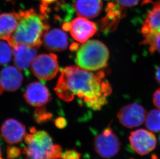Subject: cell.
<instances>
[{
	"label": "cell",
	"mask_w": 160,
	"mask_h": 159,
	"mask_svg": "<svg viewBox=\"0 0 160 159\" xmlns=\"http://www.w3.org/2000/svg\"><path fill=\"white\" fill-rule=\"evenodd\" d=\"M54 88L57 95L67 102L76 97L79 102L94 111L102 108L112 94V86L103 71L92 72L75 66L61 69Z\"/></svg>",
	"instance_id": "6da1fadb"
},
{
	"label": "cell",
	"mask_w": 160,
	"mask_h": 159,
	"mask_svg": "<svg viewBox=\"0 0 160 159\" xmlns=\"http://www.w3.org/2000/svg\"><path fill=\"white\" fill-rule=\"evenodd\" d=\"M18 13V26L8 43L12 47L18 45L39 47L43 34L49 28L45 21L46 17L38 14L33 9L20 11Z\"/></svg>",
	"instance_id": "7a4b0ae2"
},
{
	"label": "cell",
	"mask_w": 160,
	"mask_h": 159,
	"mask_svg": "<svg viewBox=\"0 0 160 159\" xmlns=\"http://www.w3.org/2000/svg\"><path fill=\"white\" fill-rule=\"evenodd\" d=\"M109 53L101 41L91 40L85 42L78 49L76 62L82 69L98 71L107 66Z\"/></svg>",
	"instance_id": "3957f363"
},
{
	"label": "cell",
	"mask_w": 160,
	"mask_h": 159,
	"mask_svg": "<svg viewBox=\"0 0 160 159\" xmlns=\"http://www.w3.org/2000/svg\"><path fill=\"white\" fill-rule=\"evenodd\" d=\"M30 133L24 137L28 146L23 149V153L28 159L50 158L54 145L50 135L45 131H37L34 127L31 129Z\"/></svg>",
	"instance_id": "277c9868"
},
{
	"label": "cell",
	"mask_w": 160,
	"mask_h": 159,
	"mask_svg": "<svg viewBox=\"0 0 160 159\" xmlns=\"http://www.w3.org/2000/svg\"><path fill=\"white\" fill-rule=\"evenodd\" d=\"M94 146L95 152L103 158H110L119 152L121 143L110 125L95 138Z\"/></svg>",
	"instance_id": "5b68a950"
},
{
	"label": "cell",
	"mask_w": 160,
	"mask_h": 159,
	"mask_svg": "<svg viewBox=\"0 0 160 159\" xmlns=\"http://www.w3.org/2000/svg\"><path fill=\"white\" fill-rule=\"evenodd\" d=\"M31 70L39 79L46 81L52 79L59 71L57 56L53 53L38 56L32 62Z\"/></svg>",
	"instance_id": "8992f818"
},
{
	"label": "cell",
	"mask_w": 160,
	"mask_h": 159,
	"mask_svg": "<svg viewBox=\"0 0 160 159\" xmlns=\"http://www.w3.org/2000/svg\"><path fill=\"white\" fill-rule=\"evenodd\" d=\"M129 141L133 150L142 156L147 155L154 150L157 143L154 134L142 129L132 132Z\"/></svg>",
	"instance_id": "52a82bcc"
},
{
	"label": "cell",
	"mask_w": 160,
	"mask_h": 159,
	"mask_svg": "<svg viewBox=\"0 0 160 159\" xmlns=\"http://www.w3.org/2000/svg\"><path fill=\"white\" fill-rule=\"evenodd\" d=\"M146 116L145 108L137 104L125 105L120 110L117 114L120 123L128 128L137 127L142 125Z\"/></svg>",
	"instance_id": "ba28073f"
},
{
	"label": "cell",
	"mask_w": 160,
	"mask_h": 159,
	"mask_svg": "<svg viewBox=\"0 0 160 159\" xmlns=\"http://www.w3.org/2000/svg\"><path fill=\"white\" fill-rule=\"evenodd\" d=\"M69 31L74 39L83 43L95 34L97 31V26L87 18L79 17L70 23Z\"/></svg>",
	"instance_id": "9c48e42d"
},
{
	"label": "cell",
	"mask_w": 160,
	"mask_h": 159,
	"mask_svg": "<svg viewBox=\"0 0 160 159\" xmlns=\"http://www.w3.org/2000/svg\"><path fill=\"white\" fill-rule=\"evenodd\" d=\"M28 104L34 107H42L50 100L49 92L42 83L35 82L28 86L24 94Z\"/></svg>",
	"instance_id": "30bf717a"
},
{
	"label": "cell",
	"mask_w": 160,
	"mask_h": 159,
	"mask_svg": "<svg viewBox=\"0 0 160 159\" xmlns=\"http://www.w3.org/2000/svg\"><path fill=\"white\" fill-rule=\"evenodd\" d=\"M141 32L144 37V44L160 34V1L154 3L145 19Z\"/></svg>",
	"instance_id": "8fae6325"
},
{
	"label": "cell",
	"mask_w": 160,
	"mask_h": 159,
	"mask_svg": "<svg viewBox=\"0 0 160 159\" xmlns=\"http://www.w3.org/2000/svg\"><path fill=\"white\" fill-rule=\"evenodd\" d=\"M1 133L7 143L16 144L20 142L25 137L26 127L15 119H8L2 125Z\"/></svg>",
	"instance_id": "7c38bea8"
},
{
	"label": "cell",
	"mask_w": 160,
	"mask_h": 159,
	"mask_svg": "<svg viewBox=\"0 0 160 159\" xmlns=\"http://www.w3.org/2000/svg\"><path fill=\"white\" fill-rule=\"evenodd\" d=\"M14 63L18 69L28 70L37 54L36 48L25 45H18L12 47Z\"/></svg>",
	"instance_id": "4fadbf2b"
},
{
	"label": "cell",
	"mask_w": 160,
	"mask_h": 159,
	"mask_svg": "<svg viewBox=\"0 0 160 159\" xmlns=\"http://www.w3.org/2000/svg\"><path fill=\"white\" fill-rule=\"evenodd\" d=\"M23 75L20 69L13 66L4 68L0 72V84L3 89L15 92L21 86Z\"/></svg>",
	"instance_id": "5bb4252c"
},
{
	"label": "cell",
	"mask_w": 160,
	"mask_h": 159,
	"mask_svg": "<svg viewBox=\"0 0 160 159\" xmlns=\"http://www.w3.org/2000/svg\"><path fill=\"white\" fill-rule=\"evenodd\" d=\"M68 42L67 34L59 29H52L46 32L43 37L44 46L49 51H64L68 46Z\"/></svg>",
	"instance_id": "9a60e30c"
},
{
	"label": "cell",
	"mask_w": 160,
	"mask_h": 159,
	"mask_svg": "<svg viewBox=\"0 0 160 159\" xmlns=\"http://www.w3.org/2000/svg\"><path fill=\"white\" fill-rule=\"evenodd\" d=\"M103 5V0H75L74 7L77 15L91 19L100 15Z\"/></svg>",
	"instance_id": "2e32d148"
},
{
	"label": "cell",
	"mask_w": 160,
	"mask_h": 159,
	"mask_svg": "<svg viewBox=\"0 0 160 159\" xmlns=\"http://www.w3.org/2000/svg\"><path fill=\"white\" fill-rule=\"evenodd\" d=\"M19 22L18 12L4 13L0 15V39H10Z\"/></svg>",
	"instance_id": "e0dca14e"
},
{
	"label": "cell",
	"mask_w": 160,
	"mask_h": 159,
	"mask_svg": "<svg viewBox=\"0 0 160 159\" xmlns=\"http://www.w3.org/2000/svg\"><path fill=\"white\" fill-rule=\"evenodd\" d=\"M106 16L102 21V26L106 29L113 27V26L118 23L120 19L122 17L123 12L120 9V6L110 3L108 5L106 9Z\"/></svg>",
	"instance_id": "ac0fdd59"
},
{
	"label": "cell",
	"mask_w": 160,
	"mask_h": 159,
	"mask_svg": "<svg viewBox=\"0 0 160 159\" xmlns=\"http://www.w3.org/2000/svg\"><path fill=\"white\" fill-rule=\"evenodd\" d=\"M146 126L151 132H160V110L153 109L150 111L145 119Z\"/></svg>",
	"instance_id": "d6986e66"
},
{
	"label": "cell",
	"mask_w": 160,
	"mask_h": 159,
	"mask_svg": "<svg viewBox=\"0 0 160 159\" xmlns=\"http://www.w3.org/2000/svg\"><path fill=\"white\" fill-rule=\"evenodd\" d=\"M12 53L9 44L0 41V65L8 63L12 57Z\"/></svg>",
	"instance_id": "ffe728a7"
},
{
	"label": "cell",
	"mask_w": 160,
	"mask_h": 159,
	"mask_svg": "<svg viewBox=\"0 0 160 159\" xmlns=\"http://www.w3.org/2000/svg\"><path fill=\"white\" fill-rule=\"evenodd\" d=\"M52 113L47 111L45 108L39 107L36 108L34 113V119L38 124H42L51 120Z\"/></svg>",
	"instance_id": "44dd1931"
},
{
	"label": "cell",
	"mask_w": 160,
	"mask_h": 159,
	"mask_svg": "<svg viewBox=\"0 0 160 159\" xmlns=\"http://www.w3.org/2000/svg\"><path fill=\"white\" fill-rule=\"evenodd\" d=\"M145 44L149 46V51L151 53L157 51L160 54V34L157 35Z\"/></svg>",
	"instance_id": "7402d4cb"
},
{
	"label": "cell",
	"mask_w": 160,
	"mask_h": 159,
	"mask_svg": "<svg viewBox=\"0 0 160 159\" xmlns=\"http://www.w3.org/2000/svg\"><path fill=\"white\" fill-rule=\"evenodd\" d=\"M21 154V150L19 148L12 146H8L7 148V157L8 159H16Z\"/></svg>",
	"instance_id": "603a6c76"
},
{
	"label": "cell",
	"mask_w": 160,
	"mask_h": 159,
	"mask_svg": "<svg viewBox=\"0 0 160 159\" xmlns=\"http://www.w3.org/2000/svg\"><path fill=\"white\" fill-rule=\"evenodd\" d=\"M81 155L75 150H68L62 155L63 159H80Z\"/></svg>",
	"instance_id": "cb8c5ba5"
},
{
	"label": "cell",
	"mask_w": 160,
	"mask_h": 159,
	"mask_svg": "<svg viewBox=\"0 0 160 159\" xmlns=\"http://www.w3.org/2000/svg\"><path fill=\"white\" fill-rule=\"evenodd\" d=\"M49 158L54 159H61L62 158V148L60 146L54 145L52 153Z\"/></svg>",
	"instance_id": "d4e9b609"
},
{
	"label": "cell",
	"mask_w": 160,
	"mask_h": 159,
	"mask_svg": "<svg viewBox=\"0 0 160 159\" xmlns=\"http://www.w3.org/2000/svg\"><path fill=\"white\" fill-rule=\"evenodd\" d=\"M57 0H41V4L40 6L41 14L46 17L47 15V11L48 8V5L53 3Z\"/></svg>",
	"instance_id": "484cf974"
},
{
	"label": "cell",
	"mask_w": 160,
	"mask_h": 159,
	"mask_svg": "<svg viewBox=\"0 0 160 159\" xmlns=\"http://www.w3.org/2000/svg\"><path fill=\"white\" fill-rule=\"evenodd\" d=\"M116 1L121 6L132 7L138 4L139 0H116Z\"/></svg>",
	"instance_id": "4316f807"
},
{
	"label": "cell",
	"mask_w": 160,
	"mask_h": 159,
	"mask_svg": "<svg viewBox=\"0 0 160 159\" xmlns=\"http://www.w3.org/2000/svg\"><path fill=\"white\" fill-rule=\"evenodd\" d=\"M67 125H68L67 120L64 117H59L56 119L55 120V125L59 129H63L66 127Z\"/></svg>",
	"instance_id": "83f0119b"
},
{
	"label": "cell",
	"mask_w": 160,
	"mask_h": 159,
	"mask_svg": "<svg viewBox=\"0 0 160 159\" xmlns=\"http://www.w3.org/2000/svg\"><path fill=\"white\" fill-rule=\"evenodd\" d=\"M153 102L154 105L160 110V89L156 90L153 94Z\"/></svg>",
	"instance_id": "f1b7e54d"
},
{
	"label": "cell",
	"mask_w": 160,
	"mask_h": 159,
	"mask_svg": "<svg viewBox=\"0 0 160 159\" xmlns=\"http://www.w3.org/2000/svg\"><path fill=\"white\" fill-rule=\"evenodd\" d=\"M156 79L157 82L160 84V66L158 68L156 72Z\"/></svg>",
	"instance_id": "f546056e"
},
{
	"label": "cell",
	"mask_w": 160,
	"mask_h": 159,
	"mask_svg": "<svg viewBox=\"0 0 160 159\" xmlns=\"http://www.w3.org/2000/svg\"><path fill=\"white\" fill-rule=\"evenodd\" d=\"M78 48V45L77 44H73L71 47V49L72 50V51L75 50L77 49Z\"/></svg>",
	"instance_id": "4dcf8cb0"
},
{
	"label": "cell",
	"mask_w": 160,
	"mask_h": 159,
	"mask_svg": "<svg viewBox=\"0 0 160 159\" xmlns=\"http://www.w3.org/2000/svg\"><path fill=\"white\" fill-rule=\"evenodd\" d=\"M3 89L1 85L0 84V95H1L3 93Z\"/></svg>",
	"instance_id": "1f68e13d"
},
{
	"label": "cell",
	"mask_w": 160,
	"mask_h": 159,
	"mask_svg": "<svg viewBox=\"0 0 160 159\" xmlns=\"http://www.w3.org/2000/svg\"><path fill=\"white\" fill-rule=\"evenodd\" d=\"M1 156V147H0V157Z\"/></svg>",
	"instance_id": "d6a6232c"
},
{
	"label": "cell",
	"mask_w": 160,
	"mask_h": 159,
	"mask_svg": "<svg viewBox=\"0 0 160 159\" xmlns=\"http://www.w3.org/2000/svg\"><path fill=\"white\" fill-rule=\"evenodd\" d=\"M52 159V158H47V159Z\"/></svg>",
	"instance_id": "836d02e7"
},
{
	"label": "cell",
	"mask_w": 160,
	"mask_h": 159,
	"mask_svg": "<svg viewBox=\"0 0 160 159\" xmlns=\"http://www.w3.org/2000/svg\"><path fill=\"white\" fill-rule=\"evenodd\" d=\"M0 159H3V158H2L1 156L0 157Z\"/></svg>",
	"instance_id": "e575fe53"
},
{
	"label": "cell",
	"mask_w": 160,
	"mask_h": 159,
	"mask_svg": "<svg viewBox=\"0 0 160 159\" xmlns=\"http://www.w3.org/2000/svg\"><path fill=\"white\" fill-rule=\"evenodd\" d=\"M7 1H11V0H7Z\"/></svg>",
	"instance_id": "d590c367"
},
{
	"label": "cell",
	"mask_w": 160,
	"mask_h": 159,
	"mask_svg": "<svg viewBox=\"0 0 160 159\" xmlns=\"http://www.w3.org/2000/svg\"></svg>",
	"instance_id": "8d00e7d4"
}]
</instances>
